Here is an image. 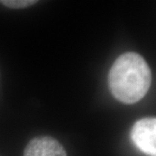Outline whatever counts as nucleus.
<instances>
[{"instance_id":"obj_3","label":"nucleus","mask_w":156,"mask_h":156,"mask_svg":"<svg viewBox=\"0 0 156 156\" xmlns=\"http://www.w3.org/2000/svg\"><path fill=\"white\" fill-rule=\"evenodd\" d=\"M23 156H67L64 147L50 136H39L30 140Z\"/></svg>"},{"instance_id":"obj_1","label":"nucleus","mask_w":156,"mask_h":156,"mask_svg":"<svg viewBox=\"0 0 156 156\" xmlns=\"http://www.w3.org/2000/svg\"><path fill=\"white\" fill-rule=\"evenodd\" d=\"M108 84L117 100L133 104L142 99L151 84V71L144 58L127 52L117 58L108 75Z\"/></svg>"},{"instance_id":"obj_2","label":"nucleus","mask_w":156,"mask_h":156,"mask_svg":"<svg viewBox=\"0 0 156 156\" xmlns=\"http://www.w3.org/2000/svg\"><path fill=\"white\" fill-rule=\"evenodd\" d=\"M131 137L140 150L148 156H156V118L138 121L131 131Z\"/></svg>"},{"instance_id":"obj_4","label":"nucleus","mask_w":156,"mask_h":156,"mask_svg":"<svg viewBox=\"0 0 156 156\" xmlns=\"http://www.w3.org/2000/svg\"><path fill=\"white\" fill-rule=\"evenodd\" d=\"M0 3L3 5L12 9H23L33 5L37 1L36 0H1Z\"/></svg>"}]
</instances>
